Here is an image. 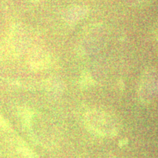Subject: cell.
Masks as SVG:
<instances>
[{
  "instance_id": "3",
  "label": "cell",
  "mask_w": 158,
  "mask_h": 158,
  "mask_svg": "<svg viewBox=\"0 0 158 158\" xmlns=\"http://www.w3.org/2000/svg\"><path fill=\"white\" fill-rule=\"evenodd\" d=\"M86 13H87V9L86 7L83 6H74L71 7L65 12L64 17L67 22L73 23L84 18Z\"/></svg>"
},
{
  "instance_id": "5",
  "label": "cell",
  "mask_w": 158,
  "mask_h": 158,
  "mask_svg": "<svg viewBox=\"0 0 158 158\" xmlns=\"http://www.w3.org/2000/svg\"><path fill=\"white\" fill-rule=\"evenodd\" d=\"M33 1H38V0H33Z\"/></svg>"
},
{
  "instance_id": "2",
  "label": "cell",
  "mask_w": 158,
  "mask_h": 158,
  "mask_svg": "<svg viewBox=\"0 0 158 158\" xmlns=\"http://www.w3.org/2000/svg\"><path fill=\"white\" fill-rule=\"evenodd\" d=\"M139 98L144 104H149L158 95V71L149 70L144 73L139 87Z\"/></svg>"
},
{
  "instance_id": "1",
  "label": "cell",
  "mask_w": 158,
  "mask_h": 158,
  "mask_svg": "<svg viewBox=\"0 0 158 158\" xmlns=\"http://www.w3.org/2000/svg\"><path fill=\"white\" fill-rule=\"evenodd\" d=\"M84 123L91 133L100 137L116 136L119 132L120 124L115 116L101 109H92L85 114Z\"/></svg>"
},
{
  "instance_id": "4",
  "label": "cell",
  "mask_w": 158,
  "mask_h": 158,
  "mask_svg": "<svg viewBox=\"0 0 158 158\" xmlns=\"http://www.w3.org/2000/svg\"><path fill=\"white\" fill-rule=\"evenodd\" d=\"M94 81L91 76L89 73L84 72L80 78V86L83 89H87L94 85Z\"/></svg>"
}]
</instances>
